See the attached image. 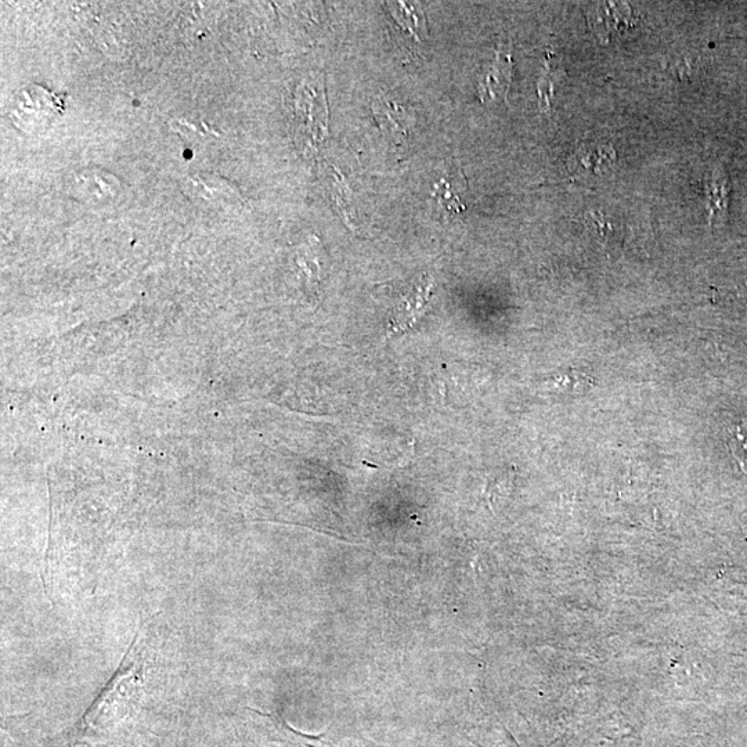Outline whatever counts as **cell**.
<instances>
[{"label": "cell", "instance_id": "2", "mask_svg": "<svg viewBox=\"0 0 747 747\" xmlns=\"http://www.w3.org/2000/svg\"><path fill=\"white\" fill-rule=\"evenodd\" d=\"M432 285L431 279H425L407 294L389 321L388 337L409 330L417 323L431 299Z\"/></svg>", "mask_w": 747, "mask_h": 747}, {"label": "cell", "instance_id": "4", "mask_svg": "<svg viewBox=\"0 0 747 747\" xmlns=\"http://www.w3.org/2000/svg\"><path fill=\"white\" fill-rule=\"evenodd\" d=\"M511 59L497 53L494 63L479 81V96L482 101L497 100L507 95L511 82Z\"/></svg>", "mask_w": 747, "mask_h": 747}, {"label": "cell", "instance_id": "1", "mask_svg": "<svg viewBox=\"0 0 747 747\" xmlns=\"http://www.w3.org/2000/svg\"><path fill=\"white\" fill-rule=\"evenodd\" d=\"M63 100L39 86H25L12 101V115L16 124L27 131H38L48 126L63 111Z\"/></svg>", "mask_w": 747, "mask_h": 747}, {"label": "cell", "instance_id": "6", "mask_svg": "<svg viewBox=\"0 0 747 747\" xmlns=\"http://www.w3.org/2000/svg\"><path fill=\"white\" fill-rule=\"evenodd\" d=\"M727 445L742 471L747 474V421L739 422L727 431Z\"/></svg>", "mask_w": 747, "mask_h": 747}, {"label": "cell", "instance_id": "5", "mask_svg": "<svg viewBox=\"0 0 747 747\" xmlns=\"http://www.w3.org/2000/svg\"><path fill=\"white\" fill-rule=\"evenodd\" d=\"M375 117L380 121L382 131L393 139H404L409 131V117L406 110L393 101L380 99L373 106Z\"/></svg>", "mask_w": 747, "mask_h": 747}, {"label": "cell", "instance_id": "3", "mask_svg": "<svg viewBox=\"0 0 747 747\" xmlns=\"http://www.w3.org/2000/svg\"><path fill=\"white\" fill-rule=\"evenodd\" d=\"M615 161V153L608 144H584L570 160V169L575 175H598Z\"/></svg>", "mask_w": 747, "mask_h": 747}]
</instances>
